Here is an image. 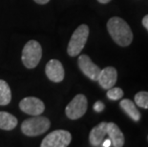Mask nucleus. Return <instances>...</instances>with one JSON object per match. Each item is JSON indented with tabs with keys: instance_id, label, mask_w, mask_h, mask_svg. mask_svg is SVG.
Returning a JSON list of instances; mask_svg holds the SVG:
<instances>
[{
	"instance_id": "f257e3e1",
	"label": "nucleus",
	"mask_w": 148,
	"mask_h": 147,
	"mask_svg": "<svg viewBox=\"0 0 148 147\" xmlns=\"http://www.w3.org/2000/svg\"><path fill=\"white\" fill-rule=\"evenodd\" d=\"M107 30L112 39L121 47H127L133 41V33L130 26L121 17H111L107 22Z\"/></svg>"
},
{
	"instance_id": "f8f14e48",
	"label": "nucleus",
	"mask_w": 148,
	"mask_h": 147,
	"mask_svg": "<svg viewBox=\"0 0 148 147\" xmlns=\"http://www.w3.org/2000/svg\"><path fill=\"white\" fill-rule=\"evenodd\" d=\"M107 135L111 139V144L114 147H122L124 145L125 139L123 133L119 127L114 122H107Z\"/></svg>"
},
{
	"instance_id": "9b49d317",
	"label": "nucleus",
	"mask_w": 148,
	"mask_h": 147,
	"mask_svg": "<svg viewBox=\"0 0 148 147\" xmlns=\"http://www.w3.org/2000/svg\"><path fill=\"white\" fill-rule=\"evenodd\" d=\"M107 135V122L103 121L100 122L93 128L89 135V142L90 144L94 147L101 146L103 140Z\"/></svg>"
},
{
	"instance_id": "1a4fd4ad",
	"label": "nucleus",
	"mask_w": 148,
	"mask_h": 147,
	"mask_svg": "<svg viewBox=\"0 0 148 147\" xmlns=\"http://www.w3.org/2000/svg\"><path fill=\"white\" fill-rule=\"evenodd\" d=\"M45 74L47 77L53 82L58 83L64 79L65 71L63 65L58 59H51L45 67Z\"/></svg>"
},
{
	"instance_id": "4468645a",
	"label": "nucleus",
	"mask_w": 148,
	"mask_h": 147,
	"mask_svg": "<svg viewBox=\"0 0 148 147\" xmlns=\"http://www.w3.org/2000/svg\"><path fill=\"white\" fill-rule=\"evenodd\" d=\"M17 118L8 112H0V129L10 131L14 129L17 125Z\"/></svg>"
},
{
	"instance_id": "dca6fc26",
	"label": "nucleus",
	"mask_w": 148,
	"mask_h": 147,
	"mask_svg": "<svg viewBox=\"0 0 148 147\" xmlns=\"http://www.w3.org/2000/svg\"><path fill=\"white\" fill-rule=\"evenodd\" d=\"M135 103L140 108L148 109V92L140 91L135 95Z\"/></svg>"
},
{
	"instance_id": "aec40b11",
	"label": "nucleus",
	"mask_w": 148,
	"mask_h": 147,
	"mask_svg": "<svg viewBox=\"0 0 148 147\" xmlns=\"http://www.w3.org/2000/svg\"><path fill=\"white\" fill-rule=\"evenodd\" d=\"M101 146H102V147H108V146H112V144H111V139H104V140H103V142H102Z\"/></svg>"
},
{
	"instance_id": "0eeeda50",
	"label": "nucleus",
	"mask_w": 148,
	"mask_h": 147,
	"mask_svg": "<svg viewBox=\"0 0 148 147\" xmlns=\"http://www.w3.org/2000/svg\"><path fill=\"white\" fill-rule=\"evenodd\" d=\"M77 64L80 71L82 72L83 75H85L88 79H90L93 81H97L101 69L94 63L89 55H79L77 59Z\"/></svg>"
},
{
	"instance_id": "a211bd4d",
	"label": "nucleus",
	"mask_w": 148,
	"mask_h": 147,
	"mask_svg": "<svg viewBox=\"0 0 148 147\" xmlns=\"http://www.w3.org/2000/svg\"><path fill=\"white\" fill-rule=\"evenodd\" d=\"M104 104H103V102L101 101H97L95 104H94V110H95L97 113H100V112H102L104 110Z\"/></svg>"
},
{
	"instance_id": "423d86ee",
	"label": "nucleus",
	"mask_w": 148,
	"mask_h": 147,
	"mask_svg": "<svg viewBox=\"0 0 148 147\" xmlns=\"http://www.w3.org/2000/svg\"><path fill=\"white\" fill-rule=\"evenodd\" d=\"M72 140V135L66 130H56L43 139L41 147H67Z\"/></svg>"
},
{
	"instance_id": "6e6552de",
	"label": "nucleus",
	"mask_w": 148,
	"mask_h": 147,
	"mask_svg": "<svg viewBox=\"0 0 148 147\" xmlns=\"http://www.w3.org/2000/svg\"><path fill=\"white\" fill-rule=\"evenodd\" d=\"M19 108L22 112L28 115L38 116L45 110V105L41 99L34 96H27L19 102Z\"/></svg>"
},
{
	"instance_id": "20e7f679",
	"label": "nucleus",
	"mask_w": 148,
	"mask_h": 147,
	"mask_svg": "<svg viewBox=\"0 0 148 147\" xmlns=\"http://www.w3.org/2000/svg\"><path fill=\"white\" fill-rule=\"evenodd\" d=\"M42 57V47L36 40H30L22 50L21 59L24 66L28 69L36 68Z\"/></svg>"
},
{
	"instance_id": "f3484780",
	"label": "nucleus",
	"mask_w": 148,
	"mask_h": 147,
	"mask_svg": "<svg viewBox=\"0 0 148 147\" xmlns=\"http://www.w3.org/2000/svg\"><path fill=\"white\" fill-rule=\"evenodd\" d=\"M123 90L119 87H114L108 89L107 91V98L111 101H119L121 98H123Z\"/></svg>"
},
{
	"instance_id": "6ab92c4d",
	"label": "nucleus",
	"mask_w": 148,
	"mask_h": 147,
	"mask_svg": "<svg viewBox=\"0 0 148 147\" xmlns=\"http://www.w3.org/2000/svg\"><path fill=\"white\" fill-rule=\"evenodd\" d=\"M141 23H143V26L145 28L148 32V14H146L145 16L143 18V21H141Z\"/></svg>"
},
{
	"instance_id": "2eb2a0df",
	"label": "nucleus",
	"mask_w": 148,
	"mask_h": 147,
	"mask_svg": "<svg viewBox=\"0 0 148 147\" xmlns=\"http://www.w3.org/2000/svg\"><path fill=\"white\" fill-rule=\"evenodd\" d=\"M12 101V91L5 80L0 79V105H8Z\"/></svg>"
},
{
	"instance_id": "7ed1b4c3",
	"label": "nucleus",
	"mask_w": 148,
	"mask_h": 147,
	"mask_svg": "<svg viewBox=\"0 0 148 147\" xmlns=\"http://www.w3.org/2000/svg\"><path fill=\"white\" fill-rule=\"evenodd\" d=\"M89 33L90 29L86 24H81L75 30L67 47V53L70 57H77L80 54L87 42Z\"/></svg>"
},
{
	"instance_id": "39448f33",
	"label": "nucleus",
	"mask_w": 148,
	"mask_h": 147,
	"mask_svg": "<svg viewBox=\"0 0 148 147\" xmlns=\"http://www.w3.org/2000/svg\"><path fill=\"white\" fill-rule=\"evenodd\" d=\"M88 108V101L82 94H78L66 106L65 114L72 120H78L85 115Z\"/></svg>"
},
{
	"instance_id": "9d476101",
	"label": "nucleus",
	"mask_w": 148,
	"mask_h": 147,
	"mask_svg": "<svg viewBox=\"0 0 148 147\" xmlns=\"http://www.w3.org/2000/svg\"><path fill=\"white\" fill-rule=\"evenodd\" d=\"M116 79H118L116 69L115 67L108 66L100 71L97 81H99V84L101 88H103L104 90H108L112 88L113 86H115Z\"/></svg>"
},
{
	"instance_id": "ddd939ff",
	"label": "nucleus",
	"mask_w": 148,
	"mask_h": 147,
	"mask_svg": "<svg viewBox=\"0 0 148 147\" xmlns=\"http://www.w3.org/2000/svg\"><path fill=\"white\" fill-rule=\"evenodd\" d=\"M119 105H121V108L122 110H123L134 121L137 122V121L140 120L141 116H140V111L138 110L137 105L135 102L130 101V99H121Z\"/></svg>"
},
{
	"instance_id": "f03ea898",
	"label": "nucleus",
	"mask_w": 148,
	"mask_h": 147,
	"mask_svg": "<svg viewBox=\"0 0 148 147\" xmlns=\"http://www.w3.org/2000/svg\"><path fill=\"white\" fill-rule=\"evenodd\" d=\"M50 126L51 121L49 118L38 115L25 120L21 124V131L26 136L36 137L47 132Z\"/></svg>"
},
{
	"instance_id": "412c9836",
	"label": "nucleus",
	"mask_w": 148,
	"mask_h": 147,
	"mask_svg": "<svg viewBox=\"0 0 148 147\" xmlns=\"http://www.w3.org/2000/svg\"><path fill=\"white\" fill-rule=\"evenodd\" d=\"M34 1L36 3H37V4H39V5H45L50 1V0H34Z\"/></svg>"
},
{
	"instance_id": "5701e85b",
	"label": "nucleus",
	"mask_w": 148,
	"mask_h": 147,
	"mask_svg": "<svg viewBox=\"0 0 148 147\" xmlns=\"http://www.w3.org/2000/svg\"><path fill=\"white\" fill-rule=\"evenodd\" d=\"M147 139H148V136H147Z\"/></svg>"
},
{
	"instance_id": "4be33fe9",
	"label": "nucleus",
	"mask_w": 148,
	"mask_h": 147,
	"mask_svg": "<svg viewBox=\"0 0 148 147\" xmlns=\"http://www.w3.org/2000/svg\"><path fill=\"white\" fill-rule=\"evenodd\" d=\"M99 3H101V4H107V3H109L110 1H112V0H97Z\"/></svg>"
}]
</instances>
